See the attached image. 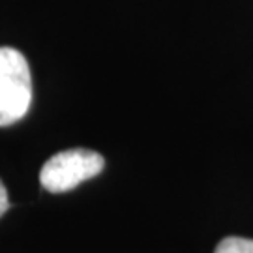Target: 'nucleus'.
<instances>
[{
	"label": "nucleus",
	"mask_w": 253,
	"mask_h": 253,
	"mask_svg": "<svg viewBox=\"0 0 253 253\" xmlns=\"http://www.w3.org/2000/svg\"><path fill=\"white\" fill-rule=\"evenodd\" d=\"M30 103L32 79L27 58L13 47H0V126L19 122Z\"/></svg>",
	"instance_id": "nucleus-1"
},
{
	"label": "nucleus",
	"mask_w": 253,
	"mask_h": 253,
	"mask_svg": "<svg viewBox=\"0 0 253 253\" xmlns=\"http://www.w3.org/2000/svg\"><path fill=\"white\" fill-rule=\"evenodd\" d=\"M105 167L103 156L88 148H70L51 156L42 171L40 182L51 193L73 190L81 182L98 176Z\"/></svg>",
	"instance_id": "nucleus-2"
},
{
	"label": "nucleus",
	"mask_w": 253,
	"mask_h": 253,
	"mask_svg": "<svg viewBox=\"0 0 253 253\" xmlns=\"http://www.w3.org/2000/svg\"><path fill=\"white\" fill-rule=\"evenodd\" d=\"M214 253H253V240L242 236H227L217 244Z\"/></svg>",
	"instance_id": "nucleus-3"
},
{
	"label": "nucleus",
	"mask_w": 253,
	"mask_h": 253,
	"mask_svg": "<svg viewBox=\"0 0 253 253\" xmlns=\"http://www.w3.org/2000/svg\"><path fill=\"white\" fill-rule=\"evenodd\" d=\"M9 208V199H8V191L4 188V184L0 180V216Z\"/></svg>",
	"instance_id": "nucleus-4"
}]
</instances>
